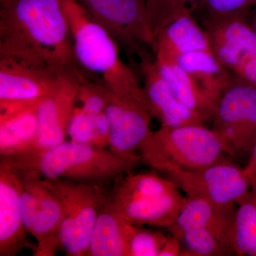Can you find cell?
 <instances>
[{"label": "cell", "instance_id": "cell-1", "mask_svg": "<svg viewBox=\"0 0 256 256\" xmlns=\"http://www.w3.org/2000/svg\"><path fill=\"white\" fill-rule=\"evenodd\" d=\"M64 0H0V58L56 74L76 72Z\"/></svg>", "mask_w": 256, "mask_h": 256}, {"label": "cell", "instance_id": "cell-2", "mask_svg": "<svg viewBox=\"0 0 256 256\" xmlns=\"http://www.w3.org/2000/svg\"><path fill=\"white\" fill-rule=\"evenodd\" d=\"M77 63L114 97L146 105L142 86L120 56L119 45L77 0H64Z\"/></svg>", "mask_w": 256, "mask_h": 256}, {"label": "cell", "instance_id": "cell-3", "mask_svg": "<svg viewBox=\"0 0 256 256\" xmlns=\"http://www.w3.org/2000/svg\"><path fill=\"white\" fill-rule=\"evenodd\" d=\"M108 200L130 223L166 229L176 220L188 196L169 178L132 171L114 182Z\"/></svg>", "mask_w": 256, "mask_h": 256}, {"label": "cell", "instance_id": "cell-4", "mask_svg": "<svg viewBox=\"0 0 256 256\" xmlns=\"http://www.w3.org/2000/svg\"><path fill=\"white\" fill-rule=\"evenodd\" d=\"M139 154L141 162L161 172L170 168L200 170L232 159L213 130L204 124L160 127L152 132Z\"/></svg>", "mask_w": 256, "mask_h": 256}, {"label": "cell", "instance_id": "cell-5", "mask_svg": "<svg viewBox=\"0 0 256 256\" xmlns=\"http://www.w3.org/2000/svg\"><path fill=\"white\" fill-rule=\"evenodd\" d=\"M140 163V158L120 156L109 148L70 140L47 152L34 168L44 178L108 184L132 172Z\"/></svg>", "mask_w": 256, "mask_h": 256}, {"label": "cell", "instance_id": "cell-6", "mask_svg": "<svg viewBox=\"0 0 256 256\" xmlns=\"http://www.w3.org/2000/svg\"><path fill=\"white\" fill-rule=\"evenodd\" d=\"M63 206L60 249L68 256H88L89 244L98 216L110 196L112 183L78 182L44 178Z\"/></svg>", "mask_w": 256, "mask_h": 256}, {"label": "cell", "instance_id": "cell-7", "mask_svg": "<svg viewBox=\"0 0 256 256\" xmlns=\"http://www.w3.org/2000/svg\"><path fill=\"white\" fill-rule=\"evenodd\" d=\"M12 168L24 224L37 242L33 256H54L60 249V233L64 220L62 203L46 186L38 170Z\"/></svg>", "mask_w": 256, "mask_h": 256}, {"label": "cell", "instance_id": "cell-8", "mask_svg": "<svg viewBox=\"0 0 256 256\" xmlns=\"http://www.w3.org/2000/svg\"><path fill=\"white\" fill-rule=\"evenodd\" d=\"M212 122L227 154L236 161L248 160L256 143V87L233 74Z\"/></svg>", "mask_w": 256, "mask_h": 256}, {"label": "cell", "instance_id": "cell-9", "mask_svg": "<svg viewBox=\"0 0 256 256\" xmlns=\"http://www.w3.org/2000/svg\"><path fill=\"white\" fill-rule=\"evenodd\" d=\"M119 46L142 56L154 46L156 32L144 0H77Z\"/></svg>", "mask_w": 256, "mask_h": 256}, {"label": "cell", "instance_id": "cell-10", "mask_svg": "<svg viewBox=\"0 0 256 256\" xmlns=\"http://www.w3.org/2000/svg\"><path fill=\"white\" fill-rule=\"evenodd\" d=\"M232 159L196 170L170 168L165 174L188 198L204 200L220 207L236 206L250 190V184Z\"/></svg>", "mask_w": 256, "mask_h": 256}, {"label": "cell", "instance_id": "cell-11", "mask_svg": "<svg viewBox=\"0 0 256 256\" xmlns=\"http://www.w3.org/2000/svg\"><path fill=\"white\" fill-rule=\"evenodd\" d=\"M82 80L78 70L64 74L55 92L42 99L37 111L38 129L34 144L16 166L34 168L47 152L65 142Z\"/></svg>", "mask_w": 256, "mask_h": 256}, {"label": "cell", "instance_id": "cell-12", "mask_svg": "<svg viewBox=\"0 0 256 256\" xmlns=\"http://www.w3.org/2000/svg\"><path fill=\"white\" fill-rule=\"evenodd\" d=\"M42 100L0 104V161L16 166L28 156L36 140Z\"/></svg>", "mask_w": 256, "mask_h": 256}, {"label": "cell", "instance_id": "cell-13", "mask_svg": "<svg viewBox=\"0 0 256 256\" xmlns=\"http://www.w3.org/2000/svg\"><path fill=\"white\" fill-rule=\"evenodd\" d=\"M105 112L110 122L109 148L120 156L140 159V150L152 132L146 106L112 95Z\"/></svg>", "mask_w": 256, "mask_h": 256}, {"label": "cell", "instance_id": "cell-14", "mask_svg": "<svg viewBox=\"0 0 256 256\" xmlns=\"http://www.w3.org/2000/svg\"><path fill=\"white\" fill-rule=\"evenodd\" d=\"M63 75L12 58H0V104L44 98L55 92Z\"/></svg>", "mask_w": 256, "mask_h": 256}, {"label": "cell", "instance_id": "cell-15", "mask_svg": "<svg viewBox=\"0 0 256 256\" xmlns=\"http://www.w3.org/2000/svg\"><path fill=\"white\" fill-rule=\"evenodd\" d=\"M201 25L214 54L232 74L256 50V32L247 18L202 20Z\"/></svg>", "mask_w": 256, "mask_h": 256}, {"label": "cell", "instance_id": "cell-16", "mask_svg": "<svg viewBox=\"0 0 256 256\" xmlns=\"http://www.w3.org/2000/svg\"><path fill=\"white\" fill-rule=\"evenodd\" d=\"M143 92L152 118L158 120L161 127H178L204 124L198 116L176 98L162 76L156 60L141 57Z\"/></svg>", "mask_w": 256, "mask_h": 256}, {"label": "cell", "instance_id": "cell-17", "mask_svg": "<svg viewBox=\"0 0 256 256\" xmlns=\"http://www.w3.org/2000/svg\"><path fill=\"white\" fill-rule=\"evenodd\" d=\"M24 224L12 166L0 161V256H15L24 249L35 252Z\"/></svg>", "mask_w": 256, "mask_h": 256}, {"label": "cell", "instance_id": "cell-18", "mask_svg": "<svg viewBox=\"0 0 256 256\" xmlns=\"http://www.w3.org/2000/svg\"><path fill=\"white\" fill-rule=\"evenodd\" d=\"M153 50L156 58L176 62L190 52L212 48L206 32L188 10L156 32Z\"/></svg>", "mask_w": 256, "mask_h": 256}, {"label": "cell", "instance_id": "cell-19", "mask_svg": "<svg viewBox=\"0 0 256 256\" xmlns=\"http://www.w3.org/2000/svg\"><path fill=\"white\" fill-rule=\"evenodd\" d=\"M236 206L220 207L204 200L188 198L172 225L166 228L169 234L178 237L188 229H202L228 238ZM232 244V242H230Z\"/></svg>", "mask_w": 256, "mask_h": 256}, {"label": "cell", "instance_id": "cell-20", "mask_svg": "<svg viewBox=\"0 0 256 256\" xmlns=\"http://www.w3.org/2000/svg\"><path fill=\"white\" fill-rule=\"evenodd\" d=\"M154 60L176 98L204 124L212 121L217 101L178 62L159 58Z\"/></svg>", "mask_w": 256, "mask_h": 256}, {"label": "cell", "instance_id": "cell-21", "mask_svg": "<svg viewBox=\"0 0 256 256\" xmlns=\"http://www.w3.org/2000/svg\"><path fill=\"white\" fill-rule=\"evenodd\" d=\"M129 224L108 200L92 228L88 256H129Z\"/></svg>", "mask_w": 256, "mask_h": 256}, {"label": "cell", "instance_id": "cell-22", "mask_svg": "<svg viewBox=\"0 0 256 256\" xmlns=\"http://www.w3.org/2000/svg\"><path fill=\"white\" fill-rule=\"evenodd\" d=\"M176 62L216 101L233 78L232 72L212 50L190 52L181 56Z\"/></svg>", "mask_w": 256, "mask_h": 256}, {"label": "cell", "instance_id": "cell-23", "mask_svg": "<svg viewBox=\"0 0 256 256\" xmlns=\"http://www.w3.org/2000/svg\"><path fill=\"white\" fill-rule=\"evenodd\" d=\"M230 242L234 255L256 256V188H250L237 203Z\"/></svg>", "mask_w": 256, "mask_h": 256}, {"label": "cell", "instance_id": "cell-24", "mask_svg": "<svg viewBox=\"0 0 256 256\" xmlns=\"http://www.w3.org/2000/svg\"><path fill=\"white\" fill-rule=\"evenodd\" d=\"M110 122L106 112L86 114L80 108H74L68 128L70 140L92 146L109 148Z\"/></svg>", "mask_w": 256, "mask_h": 256}, {"label": "cell", "instance_id": "cell-25", "mask_svg": "<svg viewBox=\"0 0 256 256\" xmlns=\"http://www.w3.org/2000/svg\"><path fill=\"white\" fill-rule=\"evenodd\" d=\"M256 0H198L190 10L197 12L201 20L234 16L248 18Z\"/></svg>", "mask_w": 256, "mask_h": 256}, {"label": "cell", "instance_id": "cell-26", "mask_svg": "<svg viewBox=\"0 0 256 256\" xmlns=\"http://www.w3.org/2000/svg\"><path fill=\"white\" fill-rule=\"evenodd\" d=\"M168 236L162 230L130 223L128 232L129 256H159Z\"/></svg>", "mask_w": 256, "mask_h": 256}, {"label": "cell", "instance_id": "cell-27", "mask_svg": "<svg viewBox=\"0 0 256 256\" xmlns=\"http://www.w3.org/2000/svg\"><path fill=\"white\" fill-rule=\"evenodd\" d=\"M150 14L156 35L178 15L191 10L198 0H144Z\"/></svg>", "mask_w": 256, "mask_h": 256}, {"label": "cell", "instance_id": "cell-28", "mask_svg": "<svg viewBox=\"0 0 256 256\" xmlns=\"http://www.w3.org/2000/svg\"><path fill=\"white\" fill-rule=\"evenodd\" d=\"M112 98L110 94L100 84H92L82 80L77 96V100L82 102V112L90 114L105 112Z\"/></svg>", "mask_w": 256, "mask_h": 256}, {"label": "cell", "instance_id": "cell-29", "mask_svg": "<svg viewBox=\"0 0 256 256\" xmlns=\"http://www.w3.org/2000/svg\"><path fill=\"white\" fill-rule=\"evenodd\" d=\"M233 74L256 87V52Z\"/></svg>", "mask_w": 256, "mask_h": 256}, {"label": "cell", "instance_id": "cell-30", "mask_svg": "<svg viewBox=\"0 0 256 256\" xmlns=\"http://www.w3.org/2000/svg\"><path fill=\"white\" fill-rule=\"evenodd\" d=\"M182 245L178 237L169 234V236L160 250L159 256H182Z\"/></svg>", "mask_w": 256, "mask_h": 256}, {"label": "cell", "instance_id": "cell-31", "mask_svg": "<svg viewBox=\"0 0 256 256\" xmlns=\"http://www.w3.org/2000/svg\"><path fill=\"white\" fill-rule=\"evenodd\" d=\"M244 170L252 188H256V143L248 158Z\"/></svg>", "mask_w": 256, "mask_h": 256}, {"label": "cell", "instance_id": "cell-32", "mask_svg": "<svg viewBox=\"0 0 256 256\" xmlns=\"http://www.w3.org/2000/svg\"><path fill=\"white\" fill-rule=\"evenodd\" d=\"M248 20V22L252 28H254V31L256 32V0L254 5H252L250 13H249Z\"/></svg>", "mask_w": 256, "mask_h": 256}]
</instances>
